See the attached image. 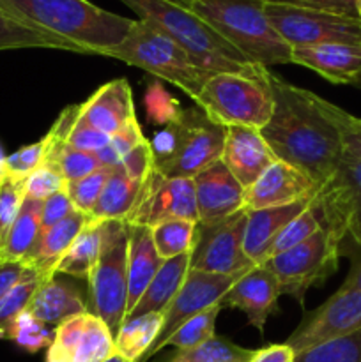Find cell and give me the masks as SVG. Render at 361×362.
<instances>
[{"label": "cell", "instance_id": "cell-1", "mask_svg": "<svg viewBox=\"0 0 361 362\" xmlns=\"http://www.w3.org/2000/svg\"><path fill=\"white\" fill-rule=\"evenodd\" d=\"M273 113L260 129L276 159L303 170L319 186L338 168L343 144L335 124L321 112L314 92L289 83L269 71Z\"/></svg>", "mask_w": 361, "mask_h": 362}, {"label": "cell", "instance_id": "cell-2", "mask_svg": "<svg viewBox=\"0 0 361 362\" xmlns=\"http://www.w3.org/2000/svg\"><path fill=\"white\" fill-rule=\"evenodd\" d=\"M25 20L73 42L84 55H105L119 45L134 20L110 13L88 0H4Z\"/></svg>", "mask_w": 361, "mask_h": 362}, {"label": "cell", "instance_id": "cell-3", "mask_svg": "<svg viewBox=\"0 0 361 362\" xmlns=\"http://www.w3.org/2000/svg\"><path fill=\"white\" fill-rule=\"evenodd\" d=\"M179 42L191 59L209 73H253L258 67L241 55L211 25L205 23L190 7L173 0H119Z\"/></svg>", "mask_w": 361, "mask_h": 362}, {"label": "cell", "instance_id": "cell-4", "mask_svg": "<svg viewBox=\"0 0 361 362\" xmlns=\"http://www.w3.org/2000/svg\"><path fill=\"white\" fill-rule=\"evenodd\" d=\"M265 0H198L190 7L251 64H292V48L265 16Z\"/></svg>", "mask_w": 361, "mask_h": 362}, {"label": "cell", "instance_id": "cell-5", "mask_svg": "<svg viewBox=\"0 0 361 362\" xmlns=\"http://www.w3.org/2000/svg\"><path fill=\"white\" fill-rule=\"evenodd\" d=\"M227 127L205 115L202 108L180 110L151 141L154 166L168 179H193L222 159Z\"/></svg>", "mask_w": 361, "mask_h": 362}, {"label": "cell", "instance_id": "cell-6", "mask_svg": "<svg viewBox=\"0 0 361 362\" xmlns=\"http://www.w3.org/2000/svg\"><path fill=\"white\" fill-rule=\"evenodd\" d=\"M103 57L147 71L180 88L195 103L200 98L205 81L214 74L202 69L179 42L144 20H134L126 37Z\"/></svg>", "mask_w": 361, "mask_h": 362}, {"label": "cell", "instance_id": "cell-7", "mask_svg": "<svg viewBox=\"0 0 361 362\" xmlns=\"http://www.w3.org/2000/svg\"><path fill=\"white\" fill-rule=\"evenodd\" d=\"M269 69L253 73H214L205 81L197 106L222 126H244L262 129L275 106Z\"/></svg>", "mask_w": 361, "mask_h": 362}, {"label": "cell", "instance_id": "cell-8", "mask_svg": "<svg viewBox=\"0 0 361 362\" xmlns=\"http://www.w3.org/2000/svg\"><path fill=\"white\" fill-rule=\"evenodd\" d=\"M91 310L115 336L127 311V223L101 221V247L88 278Z\"/></svg>", "mask_w": 361, "mask_h": 362}, {"label": "cell", "instance_id": "cell-9", "mask_svg": "<svg viewBox=\"0 0 361 362\" xmlns=\"http://www.w3.org/2000/svg\"><path fill=\"white\" fill-rule=\"evenodd\" d=\"M343 255V239L333 230L322 226L297 246L271 257L264 264L278 281L280 293L294 297L304 306V296L314 286L322 285L338 271Z\"/></svg>", "mask_w": 361, "mask_h": 362}, {"label": "cell", "instance_id": "cell-10", "mask_svg": "<svg viewBox=\"0 0 361 362\" xmlns=\"http://www.w3.org/2000/svg\"><path fill=\"white\" fill-rule=\"evenodd\" d=\"M265 16L290 48L345 42L361 45V20L265 0Z\"/></svg>", "mask_w": 361, "mask_h": 362}, {"label": "cell", "instance_id": "cell-11", "mask_svg": "<svg viewBox=\"0 0 361 362\" xmlns=\"http://www.w3.org/2000/svg\"><path fill=\"white\" fill-rule=\"evenodd\" d=\"M314 204L322 226L361 246V159L343 151L331 179L319 186Z\"/></svg>", "mask_w": 361, "mask_h": 362}, {"label": "cell", "instance_id": "cell-12", "mask_svg": "<svg viewBox=\"0 0 361 362\" xmlns=\"http://www.w3.org/2000/svg\"><path fill=\"white\" fill-rule=\"evenodd\" d=\"M246 219L248 209H243L216 225H198L195 246L191 250L190 269L241 278L255 267L244 255Z\"/></svg>", "mask_w": 361, "mask_h": 362}, {"label": "cell", "instance_id": "cell-13", "mask_svg": "<svg viewBox=\"0 0 361 362\" xmlns=\"http://www.w3.org/2000/svg\"><path fill=\"white\" fill-rule=\"evenodd\" d=\"M170 219H188L198 223L193 179H168L154 166L142 184L126 223L152 228Z\"/></svg>", "mask_w": 361, "mask_h": 362}, {"label": "cell", "instance_id": "cell-14", "mask_svg": "<svg viewBox=\"0 0 361 362\" xmlns=\"http://www.w3.org/2000/svg\"><path fill=\"white\" fill-rule=\"evenodd\" d=\"M360 329L361 290L340 286L324 304L304 315L296 331L287 339V345L297 354Z\"/></svg>", "mask_w": 361, "mask_h": 362}, {"label": "cell", "instance_id": "cell-15", "mask_svg": "<svg viewBox=\"0 0 361 362\" xmlns=\"http://www.w3.org/2000/svg\"><path fill=\"white\" fill-rule=\"evenodd\" d=\"M239 279V276H225V274H211V272L197 271L190 269L180 285L179 292L172 299V303L165 310V320H163L161 332L154 345L149 349L144 359L140 362H147L152 356L165 349V343L180 325L190 320L195 315L209 310V308L219 304V300L225 297L230 286Z\"/></svg>", "mask_w": 361, "mask_h": 362}, {"label": "cell", "instance_id": "cell-16", "mask_svg": "<svg viewBox=\"0 0 361 362\" xmlns=\"http://www.w3.org/2000/svg\"><path fill=\"white\" fill-rule=\"evenodd\" d=\"M115 354V336L92 311L67 318L53 329L46 362H103Z\"/></svg>", "mask_w": 361, "mask_h": 362}, {"label": "cell", "instance_id": "cell-17", "mask_svg": "<svg viewBox=\"0 0 361 362\" xmlns=\"http://www.w3.org/2000/svg\"><path fill=\"white\" fill-rule=\"evenodd\" d=\"M198 225L211 226L246 209V189L223 161L212 163L193 177Z\"/></svg>", "mask_w": 361, "mask_h": 362}, {"label": "cell", "instance_id": "cell-18", "mask_svg": "<svg viewBox=\"0 0 361 362\" xmlns=\"http://www.w3.org/2000/svg\"><path fill=\"white\" fill-rule=\"evenodd\" d=\"M319 184L308 173L276 159L246 189L248 211L280 207L315 197Z\"/></svg>", "mask_w": 361, "mask_h": 362}, {"label": "cell", "instance_id": "cell-19", "mask_svg": "<svg viewBox=\"0 0 361 362\" xmlns=\"http://www.w3.org/2000/svg\"><path fill=\"white\" fill-rule=\"evenodd\" d=\"M280 286L276 276L265 264L251 267L246 274L241 276L229 292L225 293L219 306L234 308L246 315L248 324L264 334L269 317L278 308Z\"/></svg>", "mask_w": 361, "mask_h": 362}, {"label": "cell", "instance_id": "cell-20", "mask_svg": "<svg viewBox=\"0 0 361 362\" xmlns=\"http://www.w3.org/2000/svg\"><path fill=\"white\" fill-rule=\"evenodd\" d=\"M222 161L232 172L237 182L248 189L264 173V170L276 161V158L262 138L260 129L229 126Z\"/></svg>", "mask_w": 361, "mask_h": 362}, {"label": "cell", "instance_id": "cell-21", "mask_svg": "<svg viewBox=\"0 0 361 362\" xmlns=\"http://www.w3.org/2000/svg\"><path fill=\"white\" fill-rule=\"evenodd\" d=\"M80 119L108 136L137 119L133 92L126 78H117L101 85L80 105Z\"/></svg>", "mask_w": 361, "mask_h": 362}, {"label": "cell", "instance_id": "cell-22", "mask_svg": "<svg viewBox=\"0 0 361 362\" xmlns=\"http://www.w3.org/2000/svg\"><path fill=\"white\" fill-rule=\"evenodd\" d=\"M290 62L315 71L335 85H350L361 74V45L297 46L292 48Z\"/></svg>", "mask_w": 361, "mask_h": 362}, {"label": "cell", "instance_id": "cell-23", "mask_svg": "<svg viewBox=\"0 0 361 362\" xmlns=\"http://www.w3.org/2000/svg\"><path fill=\"white\" fill-rule=\"evenodd\" d=\"M311 200H314V197L289 205H280V207L248 211L246 230H244V255L248 257V260L253 265L264 264L280 232L299 212H303Z\"/></svg>", "mask_w": 361, "mask_h": 362}, {"label": "cell", "instance_id": "cell-24", "mask_svg": "<svg viewBox=\"0 0 361 362\" xmlns=\"http://www.w3.org/2000/svg\"><path fill=\"white\" fill-rule=\"evenodd\" d=\"M163 258L152 240V233L149 226L130 225L127 223V311L126 317L133 311L145 288L159 267L163 265Z\"/></svg>", "mask_w": 361, "mask_h": 362}, {"label": "cell", "instance_id": "cell-25", "mask_svg": "<svg viewBox=\"0 0 361 362\" xmlns=\"http://www.w3.org/2000/svg\"><path fill=\"white\" fill-rule=\"evenodd\" d=\"M27 311L39 322L55 329L67 318L88 310L76 286L67 281H60L57 276H53L39 285Z\"/></svg>", "mask_w": 361, "mask_h": 362}, {"label": "cell", "instance_id": "cell-26", "mask_svg": "<svg viewBox=\"0 0 361 362\" xmlns=\"http://www.w3.org/2000/svg\"><path fill=\"white\" fill-rule=\"evenodd\" d=\"M27 48L62 49L84 55V52L73 42L42 30L0 0V52Z\"/></svg>", "mask_w": 361, "mask_h": 362}, {"label": "cell", "instance_id": "cell-27", "mask_svg": "<svg viewBox=\"0 0 361 362\" xmlns=\"http://www.w3.org/2000/svg\"><path fill=\"white\" fill-rule=\"evenodd\" d=\"M88 219H91V216L74 211L73 214H69L62 221H59L52 228L41 233L38 246H35L30 260H28V265L38 272L42 281L55 276L57 264L66 255V251L69 250L74 239L80 235Z\"/></svg>", "mask_w": 361, "mask_h": 362}, {"label": "cell", "instance_id": "cell-28", "mask_svg": "<svg viewBox=\"0 0 361 362\" xmlns=\"http://www.w3.org/2000/svg\"><path fill=\"white\" fill-rule=\"evenodd\" d=\"M190 262L191 253H184L180 257L163 262L159 271L156 272L152 281L145 288L144 296L140 297L133 311L124 318V322L147 313H165L166 306L172 303L176 293L179 292L180 285H183L184 278L190 271Z\"/></svg>", "mask_w": 361, "mask_h": 362}, {"label": "cell", "instance_id": "cell-29", "mask_svg": "<svg viewBox=\"0 0 361 362\" xmlns=\"http://www.w3.org/2000/svg\"><path fill=\"white\" fill-rule=\"evenodd\" d=\"M41 211L42 200L25 198L11 226L6 244L0 251V262H27L28 264L41 237Z\"/></svg>", "mask_w": 361, "mask_h": 362}, {"label": "cell", "instance_id": "cell-30", "mask_svg": "<svg viewBox=\"0 0 361 362\" xmlns=\"http://www.w3.org/2000/svg\"><path fill=\"white\" fill-rule=\"evenodd\" d=\"M142 180L131 179L124 166H112L108 180L101 191L98 204L92 209L91 218L96 221H110V219H120L126 221L140 193Z\"/></svg>", "mask_w": 361, "mask_h": 362}, {"label": "cell", "instance_id": "cell-31", "mask_svg": "<svg viewBox=\"0 0 361 362\" xmlns=\"http://www.w3.org/2000/svg\"><path fill=\"white\" fill-rule=\"evenodd\" d=\"M165 313H147L126 320L115 334V352L131 362H140L158 339Z\"/></svg>", "mask_w": 361, "mask_h": 362}, {"label": "cell", "instance_id": "cell-32", "mask_svg": "<svg viewBox=\"0 0 361 362\" xmlns=\"http://www.w3.org/2000/svg\"><path fill=\"white\" fill-rule=\"evenodd\" d=\"M99 247H101V221H96L91 218L85 228L80 232V235L74 239L69 250L57 264L55 276L66 274L88 281L92 269L98 262Z\"/></svg>", "mask_w": 361, "mask_h": 362}, {"label": "cell", "instance_id": "cell-33", "mask_svg": "<svg viewBox=\"0 0 361 362\" xmlns=\"http://www.w3.org/2000/svg\"><path fill=\"white\" fill-rule=\"evenodd\" d=\"M198 223L188 219H170L159 225L152 226V240L163 260L180 257L184 253H191L195 246Z\"/></svg>", "mask_w": 361, "mask_h": 362}, {"label": "cell", "instance_id": "cell-34", "mask_svg": "<svg viewBox=\"0 0 361 362\" xmlns=\"http://www.w3.org/2000/svg\"><path fill=\"white\" fill-rule=\"evenodd\" d=\"M255 350L236 345L230 339L214 336L202 345L179 350L166 362H248Z\"/></svg>", "mask_w": 361, "mask_h": 362}, {"label": "cell", "instance_id": "cell-35", "mask_svg": "<svg viewBox=\"0 0 361 362\" xmlns=\"http://www.w3.org/2000/svg\"><path fill=\"white\" fill-rule=\"evenodd\" d=\"M294 362H361V329L297 352Z\"/></svg>", "mask_w": 361, "mask_h": 362}, {"label": "cell", "instance_id": "cell-36", "mask_svg": "<svg viewBox=\"0 0 361 362\" xmlns=\"http://www.w3.org/2000/svg\"><path fill=\"white\" fill-rule=\"evenodd\" d=\"M41 283L38 272L32 271L0 299V339H7L11 325L27 310Z\"/></svg>", "mask_w": 361, "mask_h": 362}, {"label": "cell", "instance_id": "cell-37", "mask_svg": "<svg viewBox=\"0 0 361 362\" xmlns=\"http://www.w3.org/2000/svg\"><path fill=\"white\" fill-rule=\"evenodd\" d=\"M219 311H222V306L216 304V306L209 308V310L191 317L190 320L184 322V324L166 339L165 346H176L177 350H188L209 341L211 338H214L216 318H218Z\"/></svg>", "mask_w": 361, "mask_h": 362}, {"label": "cell", "instance_id": "cell-38", "mask_svg": "<svg viewBox=\"0 0 361 362\" xmlns=\"http://www.w3.org/2000/svg\"><path fill=\"white\" fill-rule=\"evenodd\" d=\"M322 228V219L321 214H319L317 207H315L314 200L310 202L306 209L303 212L296 216L285 228L280 232V235L276 237V240L273 243L271 250L268 253V260L271 257H276V255L283 253V251L290 250V247L297 246L303 240H306L308 237L314 235L317 230Z\"/></svg>", "mask_w": 361, "mask_h": 362}, {"label": "cell", "instance_id": "cell-39", "mask_svg": "<svg viewBox=\"0 0 361 362\" xmlns=\"http://www.w3.org/2000/svg\"><path fill=\"white\" fill-rule=\"evenodd\" d=\"M7 339L16 343L25 352L35 354L42 349H48L53 341V329L32 317L27 310L11 325Z\"/></svg>", "mask_w": 361, "mask_h": 362}, {"label": "cell", "instance_id": "cell-40", "mask_svg": "<svg viewBox=\"0 0 361 362\" xmlns=\"http://www.w3.org/2000/svg\"><path fill=\"white\" fill-rule=\"evenodd\" d=\"M50 144H52V134L48 131L35 144L25 145V147L18 148L11 156H6V159H4V175L23 182L32 172H35L45 163Z\"/></svg>", "mask_w": 361, "mask_h": 362}, {"label": "cell", "instance_id": "cell-41", "mask_svg": "<svg viewBox=\"0 0 361 362\" xmlns=\"http://www.w3.org/2000/svg\"><path fill=\"white\" fill-rule=\"evenodd\" d=\"M315 101H317L321 112L335 124L338 129L340 138H342L343 151L353 154L354 158L361 159V117L353 115V113L345 112L340 106L333 105L328 99L321 98L315 94Z\"/></svg>", "mask_w": 361, "mask_h": 362}, {"label": "cell", "instance_id": "cell-42", "mask_svg": "<svg viewBox=\"0 0 361 362\" xmlns=\"http://www.w3.org/2000/svg\"><path fill=\"white\" fill-rule=\"evenodd\" d=\"M110 172H112L110 166H101L96 172L81 177V179L67 182V194L73 202L74 211L91 216L92 209L96 207L99 197H101V191L108 180Z\"/></svg>", "mask_w": 361, "mask_h": 362}, {"label": "cell", "instance_id": "cell-43", "mask_svg": "<svg viewBox=\"0 0 361 362\" xmlns=\"http://www.w3.org/2000/svg\"><path fill=\"white\" fill-rule=\"evenodd\" d=\"M145 140L144 133L140 129V124L138 119L131 120L120 131H117L115 134L110 136L108 145L105 148H101L99 152H96L101 166H115L119 165L120 159L127 154V152L133 151L137 145H140Z\"/></svg>", "mask_w": 361, "mask_h": 362}, {"label": "cell", "instance_id": "cell-44", "mask_svg": "<svg viewBox=\"0 0 361 362\" xmlns=\"http://www.w3.org/2000/svg\"><path fill=\"white\" fill-rule=\"evenodd\" d=\"M25 200V180H14L4 175L0 180V251L6 244L9 230Z\"/></svg>", "mask_w": 361, "mask_h": 362}, {"label": "cell", "instance_id": "cell-45", "mask_svg": "<svg viewBox=\"0 0 361 362\" xmlns=\"http://www.w3.org/2000/svg\"><path fill=\"white\" fill-rule=\"evenodd\" d=\"M66 180L62 179L57 170L42 163L35 172L25 179V198H34V200H46L53 193L66 187Z\"/></svg>", "mask_w": 361, "mask_h": 362}, {"label": "cell", "instance_id": "cell-46", "mask_svg": "<svg viewBox=\"0 0 361 362\" xmlns=\"http://www.w3.org/2000/svg\"><path fill=\"white\" fill-rule=\"evenodd\" d=\"M66 141L71 147L96 154V152H99L101 148H105L106 145H108L110 136L101 133V131L94 129V127H91L88 124H85L84 120L80 119V113H78L76 120H74L69 133H67Z\"/></svg>", "mask_w": 361, "mask_h": 362}, {"label": "cell", "instance_id": "cell-47", "mask_svg": "<svg viewBox=\"0 0 361 362\" xmlns=\"http://www.w3.org/2000/svg\"><path fill=\"white\" fill-rule=\"evenodd\" d=\"M120 165L124 166V170H126L131 179H137L144 182L149 177V173L154 170V152H152L151 141L145 138L140 145H137L133 151L127 152L120 159Z\"/></svg>", "mask_w": 361, "mask_h": 362}, {"label": "cell", "instance_id": "cell-48", "mask_svg": "<svg viewBox=\"0 0 361 362\" xmlns=\"http://www.w3.org/2000/svg\"><path fill=\"white\" fill-rule=\"evenodd\" d=\"M73 212H74V207L69 194H67V184H66V187H62L60 191L53 193L52 197L42 200L41 233L46 232L48 228H52L53 225L62 221L64 218H67V216L73 214Z\"/></svg>", "mask_w": 361, "mask_h": 362}, {"label": "cell", "instance_id": "cell-49", "mask_svg": "<svg viewBox=\"0 0 361 362\" xmlns=\"http://www.w3.org/2000/svg\"><path fill=\"white\" fill-rule=\"evenodd\" d=\"M275 4H287V6L304 7V9L324 11V13L342 14V16H357V4L360 0H268Z\"/></svg>", "mask_w": 361, "mask_h": 362}, {"label": "cell", "instance_id": "cell-50", "mask_svg": "<svg viewBox=\"0 0 361 362\" xmlns=\"http://www.w3.org/2000/svg\"><path fill=\"white\" fill-rule=\"evenodd\" d=\"M32 271L27 262H0V299Z\"/></svg>", "mask_w": 361, "mask_h": 362}, {"label": "cell", "instance_id": "cell-51", "mask_svg": "<svg viewBox=\"0 0 361 362\" xmlns=\"http://www.w3.org/2000/svg\"><path fill=\"white\" fill-rule=\"evenodd\" d=\"M296 352L287 343L282 345H268L260 350H255L248 362H294Z\"/></svg>", "mask_w": 361, "mask_h": 362}, {"label": "cell", "instance_id": "cell-52", "mask_svg": "<svg viewBox=\"0 0 361 362\" xmlns=\"http://www.w3.org/2000/svg\"><path fill=\"white\" fill-rule=\"evenodd\" d=\"M342 288L361 290V246L350 250V269L342 283Z\"/></svg>", "mask_w": 361, "mask_h": 362}, {"label": "cell", "instance_id": "cell-53", "mask_svg": "<svg viewBox=\"0 0 361 362\" xmlns=\"http://www.w3.org/2000/svg\"><path fill=\"white\" fill-rule=\"evenodd\" d=\"M103 362H131V361H127V359H124L122 356H120V354H112V356L108 357V359H105Z\"/></svg>", "mask_w": 361, "mask_h": 362}, {"label": "cell", "instance_id": "cell-54", "mask_svg": "<svg viewBox=\"0 0 361 362\" xmlns=\"http://www.w3.org/2000/svg\"><path fill=\"white\" fill-rule=\"evenodd\" d=\"M173 2L183 4V6H186V7H191V6H193L195 2H198V0H173Z\"/></svg>", "mask_w": 361, "mask_h": 362}, {"label": "cell", "instance_id": "cell-55", "mask_svg": "<svg viewBox=\"0 0 361 362\" xmlns=\"http://www.w3.org/2000/svg\"><path fill=\"white\" fill-rule=\"evenodd\" d=\"M4 159H6V156H4L2 151H0V180L4 179Z\"/></svg>", "mask_w": 361, "mask_h": 362}, {"label": "cell", "instance_id": "cell-56", "mask_svg": "<svg viewBox=\"0 0 361 362\" xmlns=\"http://www.w3.org/2000/svg\"><path fill=\"white\" fill-rule=\"evenodd\" d=\"M350 85H353V87H356V88H360V90H361V74Z\"/></svg>", "mask_w": 361, "mask_h": 362}, {"label": "cell", "instance_id": "cell-57", "mask_svg": "<svg viewBox=\"0 0 361 362\" xmlns=\"http://www.w3.org/2000/svg\"><path fill=\"white\" fill-rule=\"evenodd\" d=\"M357 16H360V20H361V0H360V4H357Z\"/></svg>", "mask_w": 361, "mask_h": 362}]
</instances>
